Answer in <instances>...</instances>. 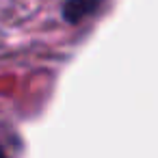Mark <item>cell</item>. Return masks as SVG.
<instances>
[{
    "label": "cell",
    "mask_w": 158,
    "mask_h": 158,
    "mask_svg": "<svg viewBox=\"0 0 158 158\" xmlns=\"http://www.w3.org/2000/svg\"><path fill=\"white\" fill-rule=\"evenodd\" d=\"M102 7V0H67L63 5V18L72 24L82 22Z\"/></svg>",
    "instance_id": "1"
},
{
    "label": "cell",
    "mask_w": 158,
    "mask_h": 158,
    "mask_svg": "<svg viewBox=\"0 0 158 158\" xmlns=\"http://www.w3.org/2000/svg\"><path fill=\"white\" fill-rule=\"evenodd\" d=\"M0 154H2V149H0Z\"/></svg>",
    "instance_id": "2"
}]
</instances>
